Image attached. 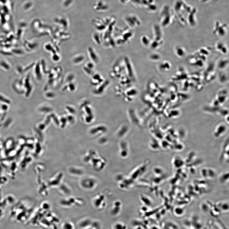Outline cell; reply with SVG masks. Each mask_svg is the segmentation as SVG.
Instances as JSON below:
<instances>
[{"label": "cell", "mask_w": 229, "mask_h": 229, "mask_svg": "<svg viewBox=\"0 0 229 229\" xmlns=\"http://www.w3.org/2000/svg\"><path fill=\"white\" fill-rule=\"evenodd\" d=\"M146 10L150 13H154L157 10L158 7L155 3L148 5L145 8Z\"/></svg>", "instance_id": "cell-19"}, {"label": "cell", "mask_w": 229, "mask_h": 229, "mask_svg": "<svg viewBox=\"0 0 229 229\" xmlns=\"http://www.w3.org/2000/svg\"><path fill=\"white\" fill-rule=\"evenodd\" d=\"M219 74V78L220 80L221 81H222V80L224 81V79L226 81L228 79V76H227L226 73L223 72H222Z\"/></svg>", "instance_id": "cell-24"}, {"label": "cell", "mask_w": 229, "mask_h": 229, "mask_svg": "<svg viewBox=\"0 0 229 229\" xmlns=\"http://www.w3.org/2000/svg\"><path fill=\"white\" fill-rule=\"evenodd\" d=\"M214 49L216 51L222 55H226L228 52V49L227 45L221 42L216 43Z\"/></svg>", "instance_id": "cell-7"}, {"label": "cell", "mask_w": 229, "mask_h": 229, "mask_svg": "<svg viewBox=\"0 0 229 229\" xmlns=\"http://www.w3.org/2000/svg\"><path fill=\"white\" fill-rule=\"evenodd\" d=\"M218 207L219 209H221L222 211L226 212L228 210V204L226 202H221L219 203Z\"/></svg>", "instance_id": "cell-22"}, {"label": "cell", "mask_w": 229, "mask_h": 229, "mask_svg": "<svg viewBox=\"0 0 229 229\" xmlns=\"http://www.w3.org/2000/svg\"><path fill=\"white\" fill-rule=\"evenodd\" d=\"M123 18L125 23L131 29L140 26L141 24L140 18L137 15L134 14L125 15Z\"/></svg>", "instance_id": "cell-3"}, {"label": "cell", "mask_w": 229, "mask_h": 229, "mask_svg": "<svg viewBox=\"0 0 229 229\" xmlns=\"http://www.w3.org/2000/svg\"><path fill=\"white\" fill-rule=\"evenodd\" d=\"M227 25L226 24L216 21L213 31V35L219 37H224L227 33Z\"/></svg>", "instance_id": "cell-4"}, {"label": "cell", "mask_w": 229, "mask_h": 229, "mask_svg": "<svg viewBox=\"0 0 229 229\" xmlns=\"http://www.w3.org/2000/svg\"><path fill=\"white\" fill-rule=\"evenodd\" d=\"M96 9L97 11L102 12L106 11L109 10V6L107 3L103 1H100L97 2L96 4Z\"/></svg>", "instance_id": "cell-11"}, {"label": "cell", "mask_w": 229, "mask_h": 229, "mask_svg": "<svg viewBox=\"0 0 229 229\" xmlns=\"http://www.w3.org/2000/svg\"><path fill=\"white\" fill-rule=\"evenodd\" d=\"M95 67V64L91 61L88 62L83 67L85 72L88 75H91Z\"/></svg>", "instance_id": "cell-12"}, {"label": "cell", "mask_w": 229, "mask_h": 229, "mask_svg": "<svg viewBox=\"0 0 229 229\" xmlns=\"http://www.w3.org/2000/svg\"><path fill=\"white\" fill-rule=\"evenodd\" d=\"M126 74L130 78H133L135 76V73L132 64L129 58L125 57L123 58Z\"/></svg>", "instance_id": "cell-5"}, {"label": "cell", "mask_w": 229, "mask_h": 229, "mask_svg": "<svg viewBox=\"0 0 229 229\" xmlns=\"http://www.w3.org/2000/svg\"><path fill=\"white\" fill-rule=\"evenodd\" d=\"M198 1L202 3H207L209 2L211 0H198Z\"/></svg>", "instance_id": "cell-28"}, {"label": "cell", "mask_w": 229, "mask_h": 229, "mask_svg": "<svg viewBox=\"0 0 229 229\" xmlns=\"http://www.w3.org/2000/svg\"><path fill=\"white\" fill-rule=\"evenodd\" d=\"M159 25L162 27H166L171 25L175 19L172 8L168 5H163L159 14Z\"/></svg>", "instance_id": "cell-2"}, {"label": "cell", "mask_w": 229, "mask_h": 229, "mask_svg": "<svg viewBox=\"0 0 229 229\" xmlns=\"http://www.w3.org/2000/svg\"><path fill=\"white\" fill-rule=\"evenodd\" d=\"M149 59L153 61H157L161 59L162 56L157 52H153L151 54L149 57Z\"/></svg>", "instance_id": "cell-18"}, {"label": "cell", "mask_w": 229, "mask_h": 229, "mask_svg": "<svg viewBox=\"0 0 229 229\" xmlns=\"http://www.w3.org/2000/svg\"><path fill=\"white\" fill-rule=\"evenodd\" d=\"M175 214L178 216H181L184 213V210L181 208H177L175 209L174 210Z\"/></svg>", "instance_id": "cell-25"}, {"label": "cell", "mask_w": 229, "mask_h": 229, "mask_svg": "<svg viewBox=\"0 0 229 229\" xmlns=\"http://www.w3.org/2000/svg\"><path fill=\"white\" fill-rule=\"evenodd\" d=\"M164 43V40H153L151 42L150 46L151 49H155L159 48Z\"/></svg>", "instance_id": "cell-16"}, {"label": "cell", "mask_w": 229, "mask_h": 229, "mask_svg": "<svg viewBox=\"0 0 229 229\" xmlns=\"http://www.w3.org/2000/svg\"><path fill=\"white\" fill-rule=\"evenodd\" d=\"M85 56L82 54L77 55L74 57L73 59V63L76 65L81 64L85 60Z\"/></svg>", "instance_id": "cell-15"}, {"label": "cell", "mask_w": 229, "mask_h": 229, "mask_svg": "<svg viewBox=\"0 0 229 229\" xmlns=\"http://www.w3.org/2000/svg\"><path fill=\"white\" fill-rule=\"evenodd\" d=\"M229 61L228 59L227 58H221L218 61L217 66L219 69L224 70L226 69L228 65Z\"/></svg>", "instance_id": "cell-13"}, {"label": "cell", "mask_w": 229, "mask_h": 229, "mask_svg": "<svg viewBox=\"0 0 229 229\" xmlns=\"http://www.w3.org/2000/svg\"><path fill=\"white\" fill-rule=\"evenodd\" d=\"M52 60L55 61H58L60 59L59 56L57 55V54H54L53 56L52 57Z\"/></svg>", "instance_id": "cell-26"}, {"label": "cell", "mask_w": 229, "mask_h": 229, "mask_svg": "<svg viewBox=\"0 0 229 229\" xmlns=\"http://www.w3.org/2000/svg\"><path fill=\"white\" fill-rule=\"evenodd\" d=\"M140 40L142 45L145 47H147L150 45L151 40L147 36L145 35H142L141 37Z\"/></svg>", "instance_id": "cell-17"}, {"label": "cell", "mask_w": 229, "mask_h": 229, "mask_svg": "<svg viewBox=\"0 0 229 229\" xmlns=\"http://www.w3.org/2000/svg\"><path fill=\"white\" fill-rule=\"evenodd\" d=\"M153 40H163V32L162 27L159 24H155L153 26Z\"/></svg>", "instance_id": "cell-6"}, {"label": "cell", "mask_w": 229, "mask_h": 229, "mask_svg": "<svg viewBox=\"0 0 229 229\" xmlns=\"http://www.w3.org/2000/svg\"><path fill=\"white\" fill-rule=\"evenodd\" d=\"M89 57L91 61L95 64L98 63L100 59L97 52L91 47H89L87 49Z\"/></svg>", "instance_id": "cell-8"}, {"label": "cell", "mask_w": 229, "mask_h": 229, "mask_svg": "<svg viewBox=\"0 0 229 229\" xmlns=\"http://www.w3.org/2000/svg\"><path fill=\"white\" fill-rule=\"evenodd\" d=\"M130 2L136 7H142V0H131Z\"/></svg>", "instance_id": "cell-23"}, {"label": "cell", "mask_w": 229, "mask_h": 229, "mask_svg": "<svg viewBox=\"0 0 229 229\" xmlns=\"http://www.w3.org/2000/svg\"><path fill=\"white\" fill-rule=\"evenodd\" d=\"M122 32V35L120 36L126 42L129 41L133 36V33L127 29L123 30Z\"/></svg>", "instance_id": "cell-14"}, {"label": "cell", "mask_w": 229, "mask_h": 229, "mask_svg": "<svg viewBox=\"0 0 229 229\" xmlns=\"http://www.w3.org/2000/svg\"><path fill=\"white\" fill-rule=\"evenodd\" d=\"M174 52L176 56L179 58L184 57L187 53L186 49L182 46H179L175 47Z\"/></svg>", "instance_id": "cell-10"}, {"label": "cell", "mask_w": 229, "mask_h": 229, "mask_svg": "<svg viewBox=\"0 0 229 229\" xmlns=\"http://www.w3.org/2000/svg\"><path fill=\"white\" fill-rule=\"evenodd\" d=\"M103 81V79L102 76L100 74H95L92 77L91 81H97V83L99 82H101Z\"/></svg>", "instance_id": "cell-20"}, {"label": "cell", "mask_w": 229, "mask_h": 229, "mask_svg": "<svg viewBox=\"0 0 229 229\" xmlns=\"http://www.w3.org/2000/svg\"><path fill=\"white\" fill-rule=\"evenodd\" d=\"M120 4L122 5H125L130 2L131 0H119Z\"/></svg>", "instance_id": "cell-27"}, {"label": "cell", "mask_w": 229, "mask_h": 229, "mask_svg": "<svg viewBox=\"0 0 229 229\" xmlns=\"http://www.w3.org/2000/svg\"><path fill=\"white\" fill-rule=\"evenodd\" d=\"M172 67V64L170 61H165L159 65V69L161 72H169L171 70Z\"/></svg>", "instance_id": "cell-9"}, {"label": "cell", "mask_w": 229, "mask_h": 229, "mask_svg": "<svg viewBox=\"0 0 229 229\" xmlns=\"http://www.w3.org/2000/svg\"><path fill=\"white\" fill-rule=\"evenodd\" d=\"M194 7L183 0H176L172 8L175 19L182 25L187 24V18Z\"/></svg>", "instance_id": "cell-1"}, {"label": "cell", "mask_w": 229, "mask_h": 229, "mask_svg": "<svg viewBox=\"0 0 229 229\" xmlns=\"http://www.w3.org/2000/svg\"><path fill=\"white\" fill-rule=\"evenodd\" d=\"M93 39L95 42L98 45H100L102 42V37L98 33H95L93 35Z\"/></svg>", "instance_id": "cell-21"}]
</instances>
